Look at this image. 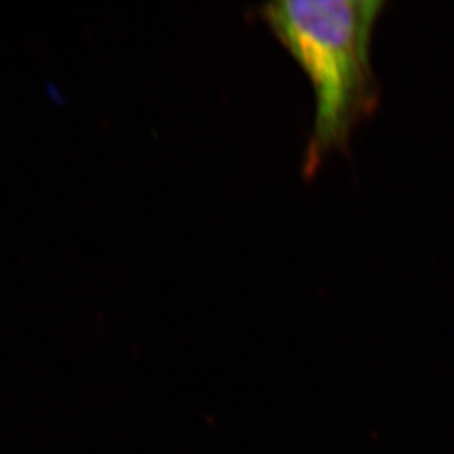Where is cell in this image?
<instances>
[{"instance_id":"cell-1","label":"cell","mask_w":454,"mask_h":454,"mask_svg":"<svg viewBox=\"0 0 454 454\" xmlns=\"http://www.w3.org/2000/svg\"><path fill=\"white\" fill-rule=\"evenodd\" d=\"M381 0H286L263 4L261 15L308 75L315 98L304 176L348 146L356 127L378 106L371 62Z\"/></svg>"}]
</instances>
